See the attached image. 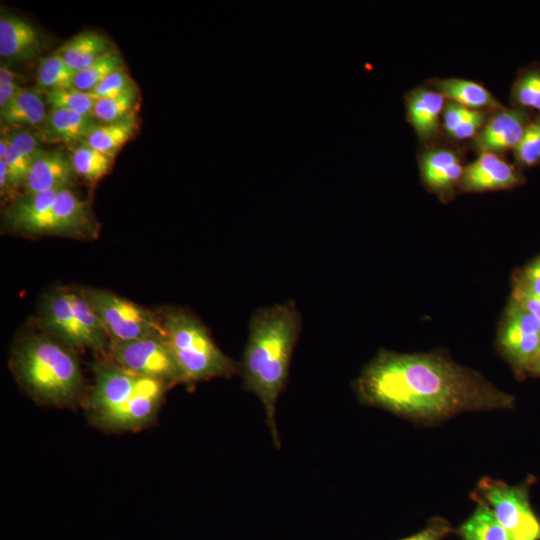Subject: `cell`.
Instances as JSON below:
<instances>
[{"label": "cell", "instance_id": "cell-11", "mask_svg": "<svg viewBox=\"0 0 540 540\" xmlns=\"http://www.w3.org/2000/svg\"><path fill=\"white\" fill-rule=\"evenodd\" d=\"M498 346L522 377L540 354V320L511 299L500 326Z\"/></svg>", "mask_w": 540, "mask_h": 540}, {"label": "cell", "instance_id": "cell-28", "mask_svg": "<svg viewBox=\"0 0 540 540\" xmlns=\"http://www.w3.org/2000/svg\"><path fill=\"white\" fill-rule=\"evenodd\" d=\"M76 72L55 52L42 58L37 68V85L45 92L74 87Z\"/></svg>", "mask_w": 540, "mask_h": 540}, {"label": "cell", "instance_id": "cell-41", "mask_svg": "<svg viewBox=\"0 0 540 540\" xmlns=\"http://www.w3.org/2000/svg\"><path fill=\"white\" fill-rule=\"evenodd\" d=\"M528 374H530L532 376H535V377H540V354L538 355V357L534 360V362L530 366V368L528 370Z\"/></svg>", "mask_w": 540, "mask_h": 540}, {"label": "cell", "instance_id": "cell-32", "mask_svg": "<svg viewBox=\"0 0 540 540\" xmlns=\"http://www.w3.org/2000/svg\"><path fill=\"white\" fill-rule=\"evenodd\" d=\"M513 154L521 167L540 165V114L532 117Z\"/></svg>", "mask_w": 540, "mask_h": 540}, {"label": "cell", "instance_id": "cell-17", "mask_svg": "<svg viewBox=\"0 0 540 540\" xmlns=\"http://www.w3.org/2000/svg\"><path fill=\"white\" fill-rule=\"evenodd\" d=\"M43 47V38L36 27L27 20L6 11L0 16L1 58L29 60Z\"/></svg>", "mask_w": 540, "mask_h": 540}, {"label": "cell", "instance_id": "cell-34", "mask_svg": "<svg viewBox=\"0 0 540 540\" xmlns=\"http://www.w3.org/2000/svg\"><path fill=\"white\" fill-rule=\"evenodd\" d=\"M133 83L124 68L119 69L104 79L90 93L97 99L111 98L120 95Z\"/></svg>", "mask_w": 540, "mask_h": 540}, {"label": "cell", "instance_id": "cell-37", "mask_svg": "<svg viewBox=\"0 0 540 540\" xmlns=\"http://www.w3.org/2000/svg\"><path fill=\"white\" fill-rule=\"evenodd\" d=\"M23 89L20 83L0 84V109L10 103Z\"/></svg>", "mask_w": 540, "mask_h": 540}, {"label": "cell", "instance_id": "cell-5", "mask_svg": "<svg viewBox=\"0 0 540 540\" xmlns=\"http://www.w3.org/2000/svg\"><path fill=\"white\" fill-rule=\"evenodd\" d=\"M162 324L182 382L190 384L216 377L230 378L240 373L239 363L217 347L206 327L189 312L170 310Z\"/></svg>", "mask_w": 540, "mask_h": 540}, {"label": "cell", "instance_id": "cell-36", "mask_svg": "<svg viewBox=\"0 0 540 540\" xmlns=\"http://www.w3.org/2000/svg\"><path fill=\"white\" fill-rule=\"evenodd\" d=\"M511 299L540 320V295L511 294Z\"/></svg>", "mask_w": 540, "mask_h": 540}, {"label": "cell", "instance_id": "cell-20", "mask_svg": "<svg viewBox=\"0 0 540 540\" xmlns=\"http://www.w3.org/2000/svg\"><path fill=\"white\" fill-rule=\"evenodd\" d=\"M111 50L113 47L107 37L94 31H85L66 41L55 53L78 73Z\"/></svg>", "mask_w": 540, "mask_h": 540}, {"label": "cell", "instance_id": "cell-3", "mask_svg": "<svg viewBox=\"0 0 540 540\" xmlns=\"http://www.w3.org/2000/svg\"><path fill=\"white\" fill-rule=\"evenodd\" d=\"M94 371L88 398L94 424L112 431H134L154 421L167 384L135 374L115 361L100 362Z\"/></svg>", "mask_w": 540, "mask_h": 540}, {"label": "cell", "instance_id": "cell-1", "mask_svg": "<svg viewBox=\"0 0 540 540\" xmlns=\"http://www.w3.org/2000/svg\"><path fill=\"white\" fill-rule=\"evenodd\" d=\"M355 389L362 403L423 424L465 411L510 409L515 401L439 352L381 350L362 370Z\"/></svg>", "mask_w": 540, "mask_h": 540}, {"label": "cell", "instance_id": "cell-12", "mask_svg": "<svg viewBox=\"0 0 540 540\" xmlns=\"http://www.w3.org/2000/svg\"><path fill=\"white\" fill-rule=\"evenodd\" d=\"M418 165L427 189L445 201L454 196L465 168L456 149L440 143L424 147L418 154Z\"/></svg>", "mask_w": 540, "mask_h": 540}, {"label": "cell", "instance_id": "cell-22", "mask_svg": "<svg viewBox=\"0 0 540 540\" xmlns=\"http://www.w3.org/2000/svg\"><path fill=\"white\" fill-rule=\"evenodd\" d=\"M47 116L40 93L24 88L10 103L0 109L2 126H42Z\"/></svg>", "mask_w": 540, "mask_h": 540}, {"label": "cell", "instance_id": "cell-9", "mask_svg": "<svg viewBox=\"0 0 540 540\" xmlns=\"http://www.w3.org/2000/svg\"><path fill=\"white\" fill-rule=\"evenodd\" d=\"M112 343L128 342L163 333V324L148 309L111 292L90 289L83 292Z\"/></svg>", "mask_w": 540, "mask_h": 540}, {"label": "cell", "instance_id": "cell-7", "mask_svg": "<svg viewBox=\"0 0 540 540\" xmlns=\"http://www.w3.org/2000/svg\"><path fill=\"white\" fill-rule=\"evenodd\" d=\"M43 327L64 343L100 350L108 334L83 292L58 288L44 300Z\"/></svg>", "mask_w": 540, "mask_h": 540}, {"label": "cell", "instance_id": "cell-24", "mask_svg": "<svg viewBox=\"0 0 540 540\" xmlns=\"http://www.w3.org/2000/svg\"><path fill=\"white\" fill-rule=\"evenodd\" d=\"M136 129L137 121L132 114L120 121L97 125L82 143L114 157Z\"/></svg>", "mask_w": 540, "mask_h": 540}, {"label": "cell", "instance_id": "cell-14", "mask_svg": "<svg viewBox=\"0 0 540 540\" xmlns=\"http://www.w3.org/2000/svg\"><path fill=\"white\" fill-rule=\"evenodd\" d=\"M446 101L428 83L411 89L404 96L406 119L424 147L439 143Z\"/></svg>", "mask_w": 540, "mask_h": 540}, {"label": "cell", "instance_id": "cell-6", "mask_svg": "<svg viewBox=\"0 0 540 540\" xmlns=\"http://www.w3.org/2000/svg\"><path fill=\"white\" fill-rule=\"evenodd\" d=\"M6 217L12 229L29 234L91 237L96 230L86 203L69 188L25 195Z\"/></svg>", "mask_w": 540, "mask_h": 540}, {"label": "cell", "instance_id": "cell-19", "mask_svg": "<svg viewBox=\"0 0 540 540\" xmlns=\"http://www.w3.org/2000/svg\"><path fill=\"white\" fill-rule=\"evenodd\" d=\"M97 125L92 116L69 110L50 109L41 126L40 135L50 142H83Z\"/></svg>", "mask_w": 540, "mask_h": 540}, {"label": "cell", "instance_id": "cell-8", "mask_svg": "<svg viewBox=\"0 0 540 540\" xmlns=\"http://www.w3.org/2000/svg\"><path fill=\"white\" fill-rule=\"evenodd\" d=\"M527 487L484 477L472 495L491 508L514 540H540V521L531 508Z\"/></svg>", "mask_w": 540, "mask_h": 540}, {"label": "cell", "instance_id": "cell-30", "mask_svg": "<svg viewBox=\"0 0 540 540\" xmlns=\"http://www.w3.org/2000/svg\"><path fill=\"white\" fill-rule=\"evenodd\" d=\"M137 94V88L132 84L118 96L98 99L94 106L93 117L104 123H112L131 116L134 114L132 110Z\"/></svg>", "mask_w": 540, "mask_h": 540}, {"label": "cell", "instance_id": "cell-15", "mask_svg": "<svg viewBox=\"0 0 540 540\" xmlns=\"http://www.w3.org/2000/svg\"><path fill=\"white\" fill-rule=\"evenodd\" d=\"M524 177L500 154L479 153L465 165L459 187L463 192H484L511 189L521 185Z\"/></svg>", "mask_w": 540, "mask_h": 540}, {"label": "cell", "instance_id": "cell-29", "mask_svg": "<svg viewBox=\"0 0 540 540\" xmlns=\"http://www.w3.org/2000/svg\"><path fill=\"white\" fill-rule=\"evenodd\" d=\"M124 68L121 55L115 49L109 51L75 76L74 87L83 92H91L97 85L115 71Z\"/></svg>", "mask_w": 540, "mask_h": 540}, {"label": "cell", "instance_id": "cell-4", "mask_svg": "<svg viewBox=\"0 0 540 540\" xmlns=\"http://www.w3.org/2000/svg\"><path fill=\"white\" fill-rule=\"evenodd\" d=\"M14 367L29 393L43 403L69 406L82 393L83 377L75 355L49 338L24 341L15 352Z\"/></svg>", "mask_w": 540, "mask_h": 540}, {"label": "cell", "instance_id": "cell-16", "mask_svg": "<svg viewBox=\"0 0 540 540\" xmlns=\"http://www.w3.org/2000/svg\"><path fill=\"white\" fill-rule=\"evenodd\" d=\"M74 173L70 156L64 151L41 150L32 162L24 181L25 195L69 188Z\"/></svg>", "mask_w": 540, "mask_h": 540}, {"label": "cell", "instance_id": "cell-25", "mask_svg": "<svg viewBox=\"0 0 540 540\" xmlns=\"http://www.w3.org/2000/svg\"><path fill=\"white\" fill-rule=\"evenodd\" d=\"M471 516L459 527L458 535L462 540H514L500 524L491 508L483 501Z\"/></svg>", "mask_w": 540, "mask_h": 540}, {"label": "cell", "instance_id": "cell-23", "mask_svg": "<svg viewBox=\"0 0 540 540\" xmlns=\"http://www.w3.org/2000/svg\"><path fill=\"white\" fill-rule=\"evenodd\" d=\"M490 113V111L470 109L447 100L442 113L443 133L456 141L473 140L484 126Z\"/></svg>", "mask_w": 540, "mask_h": 540}, {"label": "cell", "instance_id": "cell-2", "mask_svg": "<svg viewBox=\"0 0 540 540\" xmlns=\"http://www.w3.org/2000/svg\"><path fill=\"white\" fill-rule=\"evenodd\" d=\"M301 315L293 302L274 304L254 312L239 363L243 388L262 402L275 446H280L275 415L284 390L299 334Z\"/></svg>", "mask_w": 540, "mask_h": 540}, {"label": "cell", "instance_id": "cell-33", "mask_svg": "<svg viewBox=\"0 0 540 540\" xmlns=\"http://www.w3.org/2000/svg\"><path fill=\"white\" fill-rule=\"evenodd\" d=\"M512 293L540 295V253L514 274Z\"/></svg>", "mask_w": 540, "mask_h": 540}, {"label": "cell", "instance_id": "cell-10", "mask_svg": "<svg viewBox=\"0 0 540 540\" xmlns=\"http://www.w3.org/2000/svg\"><path fill=\"white\" fill-rule=\"evenodd\" d=\"M114 361L125 369L165 384L182 382L172 350L163 333L111 344Z\"/></svg>", "mask_w": 540, "mask_h": 540}, {"label": "cell", "instance_id": "cell-27", "mask_svg": "<svg viewBox=\"0 0 540 540\" xmlns=\"http://www.w3.org/2000/svg\"><path fill=\"white\" fill-rule=\"evenodd\" d=\"M70 159L75 173L93 183L108 172L114 157L82 143L72 150Z\"/></svg>", "mask_w": 540, "mask_h": 540}, {"label": "cell", "instance_id": "cell-31", "mask_svg": "<svg viewBox=\"0 0 540 540\" xmlns=\"http://www.w3.org/2000/svg\"><path fill=\"white\" fill-rule=\"evenodd\" d=\"M44 94L45 100L52 110H69L92 117L95 103L98 100L92 93L80 91L75 87L50 90Z\"/></svg>", "mask_w": 540, "mask_h": 540}, {"label": "cell", "instance_id": "cell-13", "mask_svg": "<svg viewBox=\"0 0 540 540\" xmlns=\"http://www.w3.org/2000/svg\"><path fill=\"white\" fill-rule=\"evenodd\" d=\"M533 116L519 107H502L490 113L484 126L471 140V147L479 153L500 154L514 150Z\"/></svg>", "mask_w": 540, "mask_h": 540}, {"label": "cell", "instance_id": "cell-39", "mask_svg": "<svg viewBox=\"0 0 540 540\" xmlns=\"http://www.w3.org/2000/svg\"><path fill=\"white\" fill-rule=\"evenodd\" d=\"M21 75L9 69L6 65L0 67V84L4 83H19L18 79Z\"/></svg>", "mask_w": 540, "mask_h": 540}, {"label": "cell", "instance_id": "cell-35", "mask_svg": "<svg viewBox=\"0 0 540 540\" xmlns=\"http://www.w3.org/2000/svg\"><path fill=\"white\" fill-rule=\"evenodd\" d=\"M453 532L450 523L441 517L432 518L427 526L418 533L400 540H443Z\"/></svg>", "mask_w": 540, "mask_h": 540}, {"label": "cell", "instance_id": "cell-40", "mask_svg": "<svg viewBox=\"0 0 540 540\" xmlns=\"http://www.w3.org/2000/svg\"><path fill=\"white\" fill-rule=\"evenodd\" d=\"M11 144V136L10 135H4L0 138V160H3L9 150Z\"/></svg>", "mask_w": 540, "mask_h": 540}, {"label": "cell", "instance_id": "cell-26", "mask_svg": "<svg viewBox=\"0 0 540 540\" xmlns=\"http://www.w3.org/2000/svg\"><path fill=\"white\" fill-rule=\"evenodd\" d=\"M512 106L540 114V65L519 70L510 92Z\"/></svg>", "mask_w": 540, "mask_h": 540}, {"label": "cell", "instance_id": "cell-21", "mask_svg": "<svg viewBox=\"0 0 540 540\" xmlns=\"http://www.w3.org/2000/svg\"><path fill=\"white\" fill-rule=\"evenodd\" d=\"M10 136L11 144L3 160L8 168L11 189L15 190L23 187L30 166L42 149L38 137L27 130L17 131Z\"/></svg>", "mask_w": 540, "mask_h": 540}, {"label": "cell", "instance_id": "cell-18", "mask_svg": "<svg viewBox=\"0 0 540 540\" xmlns=\"http://www.w3.org/2000/svg\"><path fill=\"white\" fill-rule=\"evenodd\" d=\"M428 84L442 94L446 100L470 109L492 112L503 107L486 87L472 80L437 78L430 80Z\"/></svg>", "mask_w": 540, "mask_h": 540}, {"label": "cell", "instance_id": "cell-38", "mask_svg": "<svg viewBox=\"0 0 540 540\" xmlns=\"http://www.w3.org/2000/svg\"><path fill=\"white\" fill-rule=\"evenodd\" d=\"M11 186L9 181L8 168L4 160H0V192L4 197L7 193L11 192Z\"/></svg>", "mask_w": 540, "mask_h": 540}]
</instances>
